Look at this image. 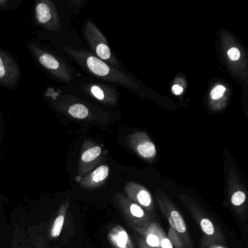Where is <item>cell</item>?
Returning a JSON list of instances; mask_svg holds the SVG:
<instances>
[{
    "label": "cell",
    "instance_id": "cell-1",
    "mask_svg": "<svg viewBox=\"0 0 248 248\" xmlns=\"http://www.w3.org/2000/svg\"><path fill=\"white\" fill-rule=\"evenodd\" d=\"M63 48L66 54L93 76L121 85L127 89L139 88V85L123 71L113 67L88 50L72 48L69 46H63Z\"/></svg>",
    "mask_w": 248,
    "mask_h": 248
},
{
    "label": "cell",
    "instance_id": "cell-2",
    "mask_svg": "<svg viewBox=\"0 0 248 248\" xmlns=\"http://www.w3.org/2000/svg\"><path fill=\"white\" fill-rule=\"evenodd\" d=\"M46 95L55 109L69 118L100 123L108 122V113L91 107L73 95L51 88L47 90Z\"/></svg>",
    "mask_w": 248,
    "mask_h": 248
},
{
    "label": "cell",
    "instance_id": "cell-3",
    "mask_svg": "<svg viewBox=\"0 0 248 248\" xmlns=\"http://www.w3.org/2000/svg\"><path fill=\"white\" fill-rule=\"evenodd\" d=\"M178 198L185 205L186 208L202 232V248H208L214 244L224 243V235L220 226L202 207L187 194H178Z\"/></svg>",
    "mask_w": 248,
    "mask_h": 248
},
{
    "label": "cell",
    "instance_id": "cell-4",
    "mask_svg": "<svg viewBox=\"0 0 248 248\" xmlns=\"http://www.w3.org/2000/svg\"><path fill=\"white\" fill-rule=\"evenodd\" d=\"M219 43L226 67L235 77L248 82V56L243 47L231 33L226 30L220 31Z\"/></svg>",
    "mask_w": 248,
    "mask_h": 248
},
{
    "label": "cell",
    "instance_id": "cell-5",
    "mask_svg": "<svg viewBox=\"0 0 248 248\" xmlns=\"http://www.w3.org/2000/svg\"><path fill=\"white\" fill-rule=\"evenodd\" d=\"M155 198L161 212L169 222L170 226L178 233L186 248H194L185 220L172 200L159 188L155 191Z\"/></svg>",
    "mask_w": 248,
    "mask_h": 248
},
{
    "label": "cell",
    "instance_id": "cell-6",
    "mask_svg": "<svg viewBox=\"0 0 248 248\" xmlns=\"http://www.w3.org/2000/svg\"><path fill=\"white\" fill-rule=\"evenodd\" d=\"M28 47L39 64L45 70L62 82H69L72 80V72L62 58L39 47L34 43H30Z\"/></svg>",
    "mask_w": 248,
    "mask_h": 248
},
{
    "label": "cell",
    "instance_id": "cell-7",
    "mask_svg": "<svg viewBox=\"0 0 248 248\" xmlns=\"http://www.w3.org/2000/svg\"><path fill=\"white\" fill-rule=\"evenodd\" d=\"M84 34L88 45L96 57L113 67L120 69V63L113 55L107 38L92 21H87L84 28Z\"/></svg>",
    "mask_w": 248,
    "mask_h": 248
},
{
    "label": "cell",
    "instance_id": "cell-8",
    "mask_svg": "<svg viewBox=\"0 0 248 248\" xmlns=\"http://www.w3.org/2000/svg\"><path fill=\"white\" fill-rule=\"evenodd\" d=\"M114 203L130 226H139L155 220L153 214L148 213L120 191L114 194Z\"/></svg>",
    "mask_w": 248,
    "mask_h": 248
},
{
    "label": "cell",
    "instance_id": "cell-9",
    "mask_svg": "<svg viewBox=\"0 0 248 248\" xmlns=\"http://www.w3.org/2000/svg\"><path fill=\"white\" fill-rule=\"evenodd\" d=\"M228 200L231 207L239 218L248 217V201L246 188L234 169L229 170L227 184Z\"/></svg>",
    "mask_w": 248,
    "mask_h": 248
},
{
    "label": "cell",
    "instance_id": "cell-10",
    "mask_svg": "<svg viewBox=\"0 0 248 248\" xmlns=\"http://www.w3.org/2000/svg\"><path fill=\"white\" fill-rule=\"evenodd\" d=\"M106 153L102 146L91 140H86L82 145L79 158L78 173L80 178L101 165Z\"/></svg>",
    "mask_w": 248,
    "mask_h": 248
},
{
    "label": "cell",
    "instance_id": "cell-11",
    "mask_svg": "<svg viewBox=\"0 0 248 248\" xmlns=\"http://www.w3.org/2000/svg\"><path fill=\"white\" fill-rule=\"evenodd\" d=\"M34 15L38 24L46 30L59 31L62 28L57 8L50 0H40L36 2Z\"/></svg>",
    "mask_w": 248,
    "mask_h": 248
},
{
    "label": "cell",
    "instance_id": "cell-12",
    "mask_svg": "<svg viewBox=\"0 0 248 248\" xmlns=\"http://www.w3.org/2000/svg\"><path fill=\"white\" fill-rule=\"evenodd\" d=\"M127 141L133 151L146 162H152L156 159V146L145 132L131 133L127 137Z\"/></svg>",
    "mask_w": 248,
    "mask_h": 248
},
{
    "label": "cell",
    "instance_id": "cell-13",
    "mask_svg": "<svg viewBox=\"0 0 248 248\" xmlns=\"http://www.w3.org/2000/svg\"><path fill=\"white\" fill-rule=\"evenodd\" d=\"M124 194L132 201L140 205L148 213L154 214L155 201L149 190L134 181H129L124 186Z\"/></svg>",
    "mask_w": 248,
    "mask_h": 248
},
{
    "label": "cell",
    "instance_id": "cell-14",
    "mask_svg": "<svg viewBox=\"0 0 248 248\" xmlns=\"http://www.w3.org/2000/svg\"><path fill=\"white\" fill-rule=\"evenodd\" d=\"M20 69L15 59L2 49H0V84L13 87L19 81Z\"/></svg>",
    "mask_w": 248,
    "mask_h": 248
},
{
    "label": "cell",
    "instance_id": "cell-15",
    "mask_svg": "<svg viewBox=\"0 0 248 248\" xmlns=\"http://www.w3.org/2000/svg\"><path fill=\"white\" fill-rule=\"evenodd\" d=\"M88 95L107 105L114 106L119 101L117 91L108 85L89 83L82 86Z\"/></svg>",
    "mask_w": 248,
    "mask_h": 248
},
{
    "label": "cell",
    "instance_id": "cell-16",
    "mask_svg": "<svg viewBox=\"0 0 248 248\" xmlns=\"http://www.w3.org/2000/svg\"><path fill=\"white\" fill-rule=\"evenodd\" d=\"M230 95V89L227 85L216 82L209 92L208 108L213 111H222L227 107Z\"/></svg>",
    "mask_w": 248,
    "mask_h": 248
},
{
    "label": "cell",
    "instance_id": "cell-17",
    "mask_svg": "<svg viewBox=\"0 0 248 248\" xmlns=\"http://www.w3.org/2000/svg\"><path fill=\"white\" fill-rule=\"evenodd\" d=\"M109 174V167L107 165H101L82 178L76 179L79 181L81 186L85 189L93 190L104 185Z\"/></svg>",
    "mask_w": 248,
    "mask_h": 248
},
{
    "label": "cell",
    "instance_id": "cell-18",
    "mask_svg": "<svg viewBox=\"0 0 248 248\" xmlns=\"http://www.w3.org/2000/svg\"><path fill=\"white\" fill-rule=\"evenodd\" d=\"M108 242L113 248H136L133 239L121 225H114L108 230Z\"/></svg>",
    "mask_w": 248,
    "mask_h": 248
},
{
    "label": "cell",
    "instance_id": "cell-19",
    "mask_svg": "<svg viewBox=\"0 0 248 248\" xmlns=\"http://www.w3.org/2000/svg\"><path fill=\"white\" fill-rule=\"evenodd\" d=\"M156 222L153 220L144 224L130 226L140 235L149 246L153 248H160L159 236L156 232Z\"/></svg>",
    "mask_w": 248,
    "mask_h": 248
},
{
    "label": "cell",
    "instance_id": "cell-20",
    "mask_svg": "<svg viewBox=\"0 0 248 248\" xmlns=\"http://www.w3.org/2000/svg\"><path fill=\"white\" fill-rule=\"evenodd\" d=\"M187 88L186 79L184 75H178L172 81L171 92L175 96H182Z\"/></svg>",
    "mask_w": 248,
    "mask_h": 248
},
{
    "label": "cell",
    "instance_id": "cell-21",
    "mask_svg": "<svg viewBox=\"0 0 248 248\" xmlns=\"http://www.w3.org/2000/svg\"><path fill=\"white\" fill-rule=\"evenodd\" d=\"M66 207L62 208V211L61 212L60 215L58 216L53 223V227L51 229V235L53 237H58L60 236L62 233V229H63V224H64L65 216H66Z\"/></svg>",
    "mask_w": 248,
    "mask_h": 248
},
{
    "label": "cell",
    "instance_id": "cell-22",
    "mask_svg": "<svg viewBox=\"0 0 248 248\" xmlns=\"http://www.w3.org/2000/svg\"><path fill=\"white\" fill-rule=\"evenodd\" d=\"M156 232L159 236L160 248H173L168 235L165 233V231L158 222H156Z\"/></svg>",
    "mask_w": 248,
    "mask_h": 248
},
{
    "label": "cell",
    "instance_id": "cell-23",
    "mask_svg": "<svg viewBox=\"0 0 248 248\" xmlns=\"http://www.w3.org/2000/svg\"><path fill=\"white\" fill-rule=\"evenodd\" d=\"M168 236L170 240L173 248H186L179 235L170 226H169V229H168Z\"/></svg>",
    "mask_w": 248,
    "mask_h": 248
},
{
    "label": "cell",
    "instance_id": "cell-24",
    "mask_svg": "<svg viewBox=\"0 0 248 248\" xmlns=\"http://www.w3.org/2000/svg\"><path fill=\"white\" fill-rule=\"evenodd\" d=\"M138 247L139 248H153L152 247L149 246L146 242L143 240L141 236H139L137 238Z\"/></svg>",
    "mask_w": 248,
    "mask_h": 248
},
{
    "label": "cell",
    "instance_id": "cell-25",
    "mask_svg": "<svg viewBox=\"0 0 248 248\" xmlns=\"http://www.w3.org/2000/svg\"><path fill=\"white\" fill-rule=\"evenodd\" d=\"M9 2L8 0H0V8H6Z\"/></svg>",
    "mask_w": 248,
    "mask_h": 248
},
{
    "label": "cell",
    "instance_id": "cell-26",
    "mask_svg": "<svg viewBox=\"0 0 248 248\" xmlns=\"http://www.w3.org/2000/svg\"><path fill=\"white\" fill-rule=\"evenodd\" d=\"M208 248H229L227 247L223 246L221 244H214V245H211Z\"/></svg>",
    "mask_w": 248,
    "mask_h": 248
}]
</instances>
